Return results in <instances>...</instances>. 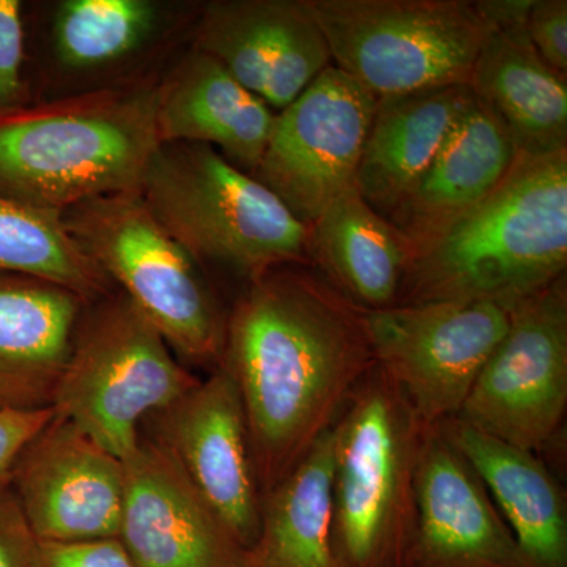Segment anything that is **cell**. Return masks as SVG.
I'll return each mask as SVG.
<instances>
[{
    "label": "cell",
    "instance_id": "cell-1",
    "mask_svg": "<svg viewBox=\"0 0 567 567\" xmlns=\"http://www.w3.org/2000/svg\"><path fill=\"white\" fill-rule=\"evenodd\" d=\"M219 365L244 404L264 499L377 363L365 309L311 265H284L248 281L227 312Z\"/></svg>",
    "mask_w": 567,
    "mask_h": 567
},
{
    "label": "cell",
    "instance_id": "cell-2",
    "mask_svg": "<svg viewBox=\"0 0 567 567\" xmlns=\"http://www.w3.org/2000/svg\"><path fill=\"white\" fill-rule=\"evenodd\" d=\"M566 268L567 151L518 155L483 203L413 252L395 305L486 301L511 311Z\"/></svg>",
    "mask_w": 567,
    "mask_h": 567
},
{
    "label": "cell",
    "instance_id": "cell-3",
    "mask_svg": "<svg viewBox=\"0 0 567 567\" xmlns=\"http://www.w3.org/2000/svg\"><path fill=\"white\" fill-rule=\"evenodd\" d=\"M158 78L0 114V196L62 215L95 197L140 192L162 145Z\"/></svg>",
    "mask_w": 567,
    "mask_h": 567
},
{
    "label": "cell",
    "instance_id": "cell-4",
    "mask_svg": "<svg viewBox=\"0 0 567 567\" xmlns=\"http://www.w3.org/2000/svg\"><path fill=\"white\" fill-rule=\"evenodd\" d=\"M140 193L167 233L204 267L218 265L248 282L284 265H311L309 227L210 145H159Z\"/></svg>",
    "mask_w": 567,
    "mask_h": 567
},
{
    "label": "cell",
    "instance_id": "cell-5",
    "mask_svg": "<svg viewBox=\"0 0 567 567\" xmlns=\"http://www.w3.org/2000/svg\"><path fill=\"white\" fill-rule=\"evenodd\" d=\"M425 425L375 365L333 425L334 551L341 567H402L415 528Z\"/></svg>",
    "mask_w": 567,
    "mask_h": 567
},
{
    "label": "cell",
    "instance_id": "cell-6",
    "mask_svg": "<svg viewBox=\"0 0 567 567\" xmlns=\"http://www.w3.org/2000/svg\"><path fill=\"white\" fill-rule=\"evenodd\" d=\"M62 221L175 354L213 369L221 364L227 311L204 265L167 233L140 192L85 200L63 212Z\"/></svg>",
    "mask_w": 567,
    "mask_h": 567
},
{
    "label": "cell",
    "instance_id": "cell-7",
    "mask_svg": "<svg viewBox=\"0 0 567 567\" xmlns=\"http://www.w3.org/2000/svg\"><path fill=\"white\" fill-rule=\"evenodd\" d=\"M199 382L114 289L85 306L51 406L123 461L140 442L142 423Z\"/></svg>",
    "mask_w": 567,
    "mask_h": 567
},
{
    "label": "cell",
    "instance_id": "cell-8",
    "mask_svg": "<svg viewBox=\"0 0 567 567\" xmlns=\"http://www.w3.org/2000/svg\"><path fill=\"white\" fill-rule=\"evenodd\" d=\"M331 65L375 99L466 85L487 24L472 0H308Z\"/></svg>",
    "mask_w": 567,
    "mask_h": 567
},
{
    "label": "cell",
    "instance_id": "cell-9",
    "mask_svg": "<svg viewBox=\"0 0 567 567\" xmlns=\"http://www.w3.org/2000/svg\"><path fill=\"white\" fill-rule=\"evenodd\" d=\"M567 409L566 276L511 309L509 327L466 398L458 420L539 453Z\"/></svg>",
    "mask_w": 567,
    "mask_h": 567
},
{
    "label": "cell",
    "instance_id": "cell-10",
    "mask_svg": "<svg viewBox=\"0 0 567 567\" xmlns=\"http://www.w3.org/2000/svg\"><path fill=\"white\" fill-rule=\"evenodd\" d=\"M509 309L434 301L365 311L375 363L425 425L457 417L509 327Z\"/></svg>",
    "mask_w": 567,
    "mask_h": 567
},
{
    "label": "cell",
    "instance_id": "cell-11",
    "mask_svg": "<svg viewBox=\"0 0 567 567\" xmlns=\"http://www.w3.org/2000/svg\"><path fill=\"white\" fill-rule=\"evenodd\" d=\"M377 99L334 65L276 112L254 177L311 226L327 205L354 186Z\"/></svg>",
    "mask_w": 567,
    "mask_h": 567
},
{
    "label": "cell",
    "instance_id": "cell-12",
    "mask_svg": "<svg viewBox=\"0 0 567 567\" xmlns=\"http://www.w3.org/2000/svg\"><path fill=\"white\" fill-rule=\"evenodd\" d=\"M151 420L156 421L152 439L175 458L230 535L248 550L259 535L262 492L233 377L218 365Z\"/></svg>",
    "mask_w": 567,
    "mask_h": 567
},
{
    "label": "cell",
    "instance_id": "cell-13",
    "mask_svg": "<svg viewBox=\"0 0 567 567\" xmlns=\"http://www.w3.org/2000/svg\"><path fill=\"white\" fill-rule=\"evenodd\" d=\"M10 491L37 540L118 537L125 466L65 417L33 436Z\"/></svg>",
    "mask_w": 567,
    "mask_h": 567
},
{
    "label": "cell",
    "instance_id": "cell-14",
    "mask_svg": "<svg viewBox=\"0 0 567 567\" xmlns=\"http://www.w3.org/2000/svg\"><path fill=\"white\" fill-rule=\"evenodd\" d=\"M192 47L221 63L275 112L331 65L308 0H210L197 10Z\"/></svg>",
    "mask_w": 567,
    "mask_h": 567
},
{
    "label": "cell",
    "instance_id": "cell-15",
    "mask_svg": "<svg viewBox=\"0 0 567 567\" xmlns=\"http://www.w3.org/2000/svg\"><path fill=\"white\" fill-rule=\"evenodd\" d=\"M182 10L158 0H62L44 33V73L63 96L152 80L141 70L199 9Z\"/></svg>",
    "mask_w": 567,
    "mask_h": 567
},
{
    "label": "cell",
    "instance_id": "cell-16",
    "mask_svg": "<svg viewBox=\"0 0 567 567\" xmlns=\"http://www.w3.org/2000/svg\"><path fill=\"white\" fill-rule=\"evenodd\" d=\"M118 539L136 567H244L235 540L181 465L152 436L123 458Z\"/></svg>",
    "mask_w": 567,
    "mask_h": 567
},
{
    "label": "cell",
    "instance_id": "cell-17",
    "mask_svg": "<svg viewBox=\"0 0 567 567\" xmlns=\"http://www.w3.org/2000/svg\"><path fill=\"white\" fill-rule=\"evenodd\" d=\"M402 567H525L516 539L464 454L425 427L415 473V528Z\"/></svg>",
    "mask_w": 567,
    "mask_h": 567
},
{
    "label": "cell",
    "instance_id": "cell-18",
    "mask_svg": "<svg viewBox=\"0 0 567 567\" xmlns=\"http://www.w3.org/2000/svg\"><path fill=\"white\" fill-rule=\"evenodd\" d=\"M487 24L466 87L502 123L518 155L567 151V80L528 39L533 0H477Z\"/></svg>",
    "mask_w": 567,
    "mask_h": 567
},
{
    "label": "cell",
    "instance_id": "cell-19",
    "mask_svg": "<svg viewBox=\"0 0 567 567\" xmlns=\"http://www.w3.org/2000/svg\"><path fill=\"white\" fill-rule=\"evenodd\" d=\"M275 115L221 63L193 47L156 82L159 144L210 145L251 175L262 162Z\"/></svg>",
    "mask_w": 567,
    "mask_h": 567
},
{
    "label": "cell",
    "instance_id": "cell-20",
    "mask_svg": "<svg viewBox=\"0 0 567 567\" xmlns=\"http://www.w3.org/2000/svg\"><path fill=\"white\" fill-rule=\"evenodd\" d=\"M85 306L58 284L0 271V409L52 405Z\"/></svg>",
    "mask_w": 567,
    "mask_h": 567
},
{
    "label": "cell",
    "instance_id": "cell-21",
    "mask_svg": "<svg viewBox=\"0 0 567 567\" xmlns=\"http://www.w3.org/2000/svg\"><path fill=\"white\" fill-rule=\"evenodd\" d=\"M517 156L516 145L502 123L470 92L434 162L388 221L405 238L413 256L483 203L509 173Z\"/></svg>",
    "mask_w": 567,
    "mask_h": 567
},
{
    "label": "cell",
    "instance_id": "cell-22",
    "mask_svg": "<svg viewBox=\"0 0 567 567\" xmlns=\"http://www.w3.org/2000/svg\"><path fill=\"white\" fill-rule=\"evenodd\" d=\"M440 427L480 475L525 567H567L566 495L536 453L484 434L458 417Z\"/></svg>",
    "mask_w": 567,
    "mask_h": 567
},
{
    "label": "cell",
    "instance_id": "cell-23",
    "mask_svg": "<svg viewBox=\"0 0 567 567\" xmlns=\"http://www.w3.org/2000/svg\"><path fill=\"white\" fill-rule=\"evenodd\" d=\"M470 100L466 85L377 99L354 186L390 218L423 177Z\"/></svg>",
    "mask_w": 567,
    "mask_h": 567
},
{
    "label": "cell",
    "instance_id": "cell-24",
    "mask_svg": "<svg viewBox=\"0 0 567 567\" xmlns=\"http://www.w3.org/2000/svg\"><path fill=\"white\" fill-rule=\"evenodd\" d=\"M410 257L405 238L357 186L339 194L309 226L312 267L365 311L395 305Z\"/></svg>",
    "mask_w": 567,
    "mask_h": 567
},
{
    "label": "cell",
    "instance_id": "cell-25",
    "mask_svg": "<svg viewBox=\"0 0 567 567\" xmlns=\"http://www.w3.org/2000/svg\"><path fill=\"white\" fill-rule=\"evenodd\" d=\"M333 431L262 499L244 567H341L334 551Z\"/></svg>",
    "mask_w": 567,
    "mask_h": 567
},
{
    "label": "cell",
    "instance_id": "cell-26",
    "mask_svg": "<svg viewBox=\"0 0 567 567\" xmlns=\"http://www.w3.org/2000/svg\"><path fill=\"white\" fill-rule=\"evenodd\" d=\"M0 271L65 287L92 303L115 289L65 229L61 213L0 196Z\"/></svg>",
    "mask_w": 567,
    "mask_h": 567
},
{
    "label": "cell",
    "instance_id": "cell-27",
    "mask_svg": "<svg viewBox=\"0 0 567 567\" xmlns=\"http://www.w3.org/2000/svg\"><path fill=\"white\" fill-rule=\"evenodd\" d=\"M29 103L25 7L21 0H0V114Z\"/></svg>",
    "mask_w": 567,
    "mask_h": 567
},
{
    "label": "cell",
    "instance_id": "cell-28",
    "mask_svg": "<svg viewBox=\"0 0 567 567\" xmlns=\"http://www.w3.org/2000/svg\"><path fill=\"white\" fill-rule=\"evenodd\" d=\"M32 567H136L118 537L37 540Z\"/></svg>",
    "mask_w": 567,
    "mask_h": 567
},
{
    "label": "cell",
    "instance_id": "cell-29",
    "mask_svg": "<svg viewBox=\"0 0 567 567\" xmlns=\"http://www.w3.org/2000/svg\"><path fill=\"white\" fill-rule=\"evenodd\" d=\"M527 33L537 54L550 69L567 74V0H533Z\"/></svg>",
    "mask_w": 567,
    "mask_h": 567
},
{
    "label": "cell",
    "instance_id": "cell-30",
    "mask_svg": "<svg viewBox=\"0 0 567 567\" xmlns=\"http://www.w3.org/2000/svg\"><path fill=\"white\" fill-rule=\"evenodd\" d=\"M54 416L52 406L39 410L0 409V492L10 487L11 473L24 447Z\"/></svg>",
    "mask_w": 567,
    "mask_h": 567
},
{
    "label": "cell",
    "instance_id": "cell-31",
    "mask_svg": "<svg viewBox=\"0 0 567 567\" xmlns=\"http://www.w3.org/2000/svg\"><path fill=\"white\" fill-rule=\"evenodd\" d=\"M35 537L10 487L0 492V567H32Z\"/></svg>",
    "mask_w": 567,
    "mask_h": 567
}]
</instances>
